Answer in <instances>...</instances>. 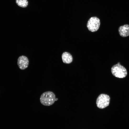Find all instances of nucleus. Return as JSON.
<instances>
[{
    "instance_id": "obj_7",
    "label": "nucleus",
    "mask_w": 129,
    "mask_h": 129,
    "mask_svg": "<svg viewBox=\"0 0 129 129\" xmlns=\"http://www.w3.org/2000/svg\"><path fill=\"white\" fill-rule=\"evenodd\" d=\"M62 58L63 62L65 63L70 64L72 61V55L68 52H64L62 54Z\"/></svg>"
},
{
    "instance_id": "obj_4",
    "label": "nucleus",
    "mask_w": 129,
    "mask_h": 129,
    "mask_svg": "<svg viewBox=\"0 0 129 129\" xmlns=\"http://www.w3.org/2000/svg\"><path fill=\"white\" fill-rule=\"evenodd\" d=\"M100 24V20L98 18L96 17H92L88 20L87 27L90 31L95 32L99 29Z\"/></svg>"
},
{
    "instance_id": "obj_9",
    "label": "nucleus",
    "mask_w": 129,
    "mask_h": 129,
    "mask_svg": "<svg viewBox=\"0 0 129 129\" xmlns=\"http://www.w3.org/2000/svg\"><path fill=\"white\" fill-rule=\"evenodd\" d=\"M58 100V99L57 98H56L55 99V101H56Z\"/></svg>"
},
{
    "instance_id": "obj_1",
    "label": "nucleus",
    "mask_w": 129,
    "mask_h": 129,
    "mask_svg": "<svg viewBox=\"0 0 129 129\" xmlns=\"http://www.w3.org/2000/svg\"><path fill=\"white\" fill-rule=\"evenodd\" d=\"M55 96L52 92L48 91L43 93L41 95L40 101L43 105L48 106L53 105L55 101Z\"/></svg>"
},
{
    "instance_id": "obj_3",
    "label": "nucleus",
    "mask_w": 129,
    "mask_h": 129,
    "mask_svg": "<svg viewBox=\"0 0 129 129\" xmlns=\"http://www.w3.org/2000/svg\"><path fill=\"white\" fill-rule=\"evenodd\" d=\"M110 98L108 95L102 94L97 98L96 103L97 107L103 109L108 106L110 103Z\"/></svg>"
},
{
    "instance_id": "obj_6",
    "label": "nucleus",
    "mask_w": 129,
    "mask_h": 129,
    "mask_svg": "<svg viewBox=\"0 0 129 129\" xmlns=\"http://www.w3.org/2000/svg\"><path fill=\"white\" fill-rule=\"evenodd\" d=\"M119 35L123 37L129 36V25L125 24L119 27L118 29Z\"/></svg>"
},
{
    "instance_id": "obj_2",
    "label": "nucleus",
    "mask_w": 129,
    "mask_h": 129,
    "mask_svg": "<svg viewBox=\"0 0 129 129\" xmlns=\"http://www.w3.org/2000/svg\"><path fill=\"white\" fill-rule=\"evenodd\" d=\"M111 71L113 75L119 78H123L127 75V73L126 69L120 64L119 62L113 65Z\"/></svg>"
},
{
    "instance_id": "obj_8",
    "label": "nucleus",
    "mask_w": 129,
    "mask_h": 129,
    "mask_svg": "<svg viewBox=\"0 0 129 129\" xmlns=\"http://www.w3.org/2000/svg\"><path fill=\"white\" fill-rule=\"evenodd\" d=\"M16 2L18 6L23 8L26 7L28 5L27 0H16Z\"/></svg>"
},
{
    "instance_id": "obj_5",
    "label": "nucleus",
    "mask_w": 129,
    "mask_h": 129,
    "mask_svg": "<svg viewBox=\"0 0 129 129\" xmlns=\"http://www.w3.org/2000/svg\"><path fill=\"white\" fill-rule=\"evenodd\" d=\"M29 61L27 58L24 56H20L18 58L17 64L19 68L24 70L27 68L29 64Z\"/></svg>"
}]
</instances>
